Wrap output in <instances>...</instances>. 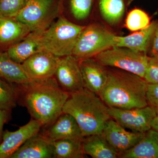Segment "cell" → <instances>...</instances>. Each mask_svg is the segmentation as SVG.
Listing matches in <instances>:
<instances>
[{
    "label": "cell",
    "instance_id": "2e32d148",
    "mask_svg": "<svg viewBox=\"0 0 158 158\" xmlns=\"http://www.w3.org/2000/svg\"><path fill=\"white\" fill-rule=\"evenodd\" d=\"M31 32L27 26L12 18L0 15V52H6Z\"/></svg>",
    "mask_w": 158,
    "mask_h": 158
},
{
    "label": "cell",
    "instance_id": "52a82bcc",
    "mask_svg": "<svg viewBox=\"0 0 158 158\" xmlns=\"http://www.w3.org/2000/svg\"><path fill=\"white\" fill-rule=\"evenodd\" d=\"M61 0H27L23 8L14 17L24 24L31 32L42 31L56 16Z\"/></svg>",
    "mask_w": 158,
    "mask_h": 158
},
{
    "label": "cell",
    "instance_id": "3957f363",
    "mask_svg": "<svg viewBox=\"0 0 158 158\" xmlns=\"http://www.w3.org/2000/svg\"><path fill=\"white\" fill-rule=\"evenodd\" d=\"M62 113L73 116L84 137L102 134L106 123L111 118L109 107L98 95L85 88L70 94Z\"/></svg>",
    "mask_w": 158,
    "mask_h": 158
},
{
    "label": "cell",
    "instance_id": "603a6c76",
    "mask_svg": "<svg viewBox=\"0 0 158 158\" xmlns=\"http://www.w3.org/2000/svg\"><path fill=\"white\" fill-rule=\"evenodd\" d=\"M83 139H65L53 141L54 158L84 157Z\"/></svg>",
    "mask_w": 158,
    "mask_h": 158
},
{
    "label": "cell",
    "instance_id": "cb8c5ba5",
    "mask_svg": "<svg viewBox=\"0 0 158 158\" xmlns=\"http://www.w3.org/2000/svg\"><path fill=\"white\" fill-rule=\"evenodd\" d=\"M17 104V94L14 84L0 77V110L11 111Z\"/></svg>",
    "mask_w": 158,
    "mask_h": 158
},
{
    "label": "cell",
    "instance_id": "1f68e13d",
    "mask_svg": "<svg viewBox=\"0 0 158 158\" xmlns=\"http://www.w3.org/2000/svg\"><path fill=\"white\" fill-rule=\"evenodd\" d=\"M151 127L158 132V115L153 119L151 123Z\"/></svg>",
    "mask_w": 158,
    "mask_h": 158
},
{
    "label": "cell",
    "instance_id": "9a60e30c",
    "mask_svg": "<svg viewBox=\"0 0 158 158\" xmlns=\"http://www.w3.org/2000/svg\"><path fill=\"white\" fill-rule=\"evenodd\" d=\"M54 158L53 141L42 133L28 139L10 158Z\"/></svg>",
    "mask_w": 158,
    "mask_h": 158
},
{
    "label": "cell",
    "instance_id": "4316f807",
    "mask_svg": "<svg viewBox=\"0 0 158 158\" xmlns=\"http://www.w3.org/2000/svg\"><path fill=\"white\" fill-rule=\"evenodd\" d=\"M27 0H0V15L13 18L23 8Z\"/></svg>",
    "mask_w": 158,
    "mask_h": 158
},
{
    "label": "cell",
    "instance_id": "7c38bea8",
    "mask_svg": "<svg viewBox=\"0 0 158 158\" xmlns=\"http://www.w3.org/2000/svg\"><path fill=\"white\" fill-rule=\"evenodd\" d=\"M42 127L33 118L14 131H3L2 141L0 144V158H10L28 139L39 133Z\"/></svg>",
    "mask_w": 158,
    "mask_h": 158
},
{
    "label": "cell",
    "instance_id": "30bf717a",
    "mask_svg": "<svg viewBox=\"0 0 158 158\" xmlns=\"http://www.w3.org/2000/svg\"><path fill=\"white\" fill-rule=\"evenodd\" d=\"M59 58L46 51H38L21 65L31 80L41 81L55 77Z\"/></svg>",
    "mask_w": 158,
    "mask_h": 158
},
{
    "label": "cell",
    "instance_id": "d6a6232c",
    "mask_svg": "<svg viewBox=\"0 0 158 158\" xmlns=\"http://www.w3.org/2000/svg\"><path fill=\"white\" fill-rule=\"evenodd\" d=\"M156 110L157 114V115H158V108H157V109H156Z\"/></svg>",
    "mask_w": 158,
    "mask_h": 158
},
{
    "label": "cell",
    "instance_id": "d6986e66",
    "mask_svg": "<svg viewBox=\"0 0 158 158\" xmlns=\"http://www.w3.org/2000/svg\"><path fill=\"white\" fill-rule=\"evenodd\" d=\"M82 146L84 154L93 158H116L119 156L102 134L84 137Z\"/></svg>",
    "mask_w": 158,
    "mask_h": 158
},
{
    "label": "cell",
    "instance_id": "ac0fdd59",
    "mask_svg": "<svg viewBox=\"0 0 158 158\" xmlns=\"http://www.w3.org/2000/svg\"><path fill=\"white\" fill-rule=\"evenodd\" d=\"M122 158H158V132L149 130L132 148L119 156Z\"/></svg>",
    "mask_w": 158,
    "mask_h": 158
},
{
    "label": "cell",
    "instance_id": "ffe728a7",
    "mask_svg": "<svg viewBox=\"0 0 158 158\" xmlns=\"http://www.w3.org/2000/svg\"><path fill=\"white\" fill-rule=\"evenodd\" d=\"M0 77L18 85H24L34 81L24 70L21 64L15 62L7 52H0Z\"/></svg>",
    "mask_w": 158,
    "mask_h": 158
},
{
    "label": "cell",
    "instance_id": "f546056e",
    "mask_svg": "<svg viewBox=\"0 0 158 158\" xmlns=\"http://www.w3.org/2000/svg\"><path fill=\"white\" fill-rule=\"evenodd\" d=\"M150 48V57H158V24L155 31Z\"/></svg>",
    "mask_w": 158,
    "mask_h": 158
},
{
    "label": "cell",
    "instance_id": "7a4b0ae2",
    "mask_svg": "<svg viewBox=\"0 0 158 158\" xmlns=\"http://www.w3.org/2000/svg\"><path fill=\"white\" fill-rule=\"evenodd\" d=\"M107 68V81L99 96L109 107L127 110L148 106V83L143 78L119 69Z\"/></svg>",
    "mask_w": 158,
    "mask_h": 158
},
{
    "label": "cell",
    "instance_id": "8992f818",
    "mask_svg": "<svg viewBox=\"0 0 158 158\" xmlns=\"http://www.w3.org/2000/svg\"><path fill=\"white\" fill-rule=\"evenodd\" d=\"M94 58L106 67L119 69L143 78L149 59L147 54L118 46L108 49Z\"/></svg>",
    "mask_w": 158,
    "mask_h": 158
},
{
    "label": "cell",
    "instance_id": "9c48e42d",
    "mask_svg": "<svg viewBox=\"0 0 158 158\" xmlns=\"http://www.w3.org/2000/svg\"><path fill=\"white\" fill-rule=\"evenodd\" d=\"M55 77L59 86L69 94L85 88L80 60L73 55L59 57Z\"/></svg>",
    "mask_w": 158,
    "mask_h": 158
},
{
    "label": "cell",
    "instance_id": "4dcf8cb0",
    "mask_svg": "<svg viewBox=\"0 0 158 158\" xmlns=\"http://www.w3.org/2000/svg\"><path fill=\"white\" fill-rule=\"evenodd\" d=\"M10 111L0 110V144L2 141L3 127L5 123L9 120Z\"/></svg>",
    "mask_w": 158,
    "mask_h": 158
},
{
    "label": "cell",
    "instance_id": "7402d4cb",
    "mask_svg": "<svg viewBox=\"0 0 158 158\" xmlns=\"http://www.w3.org/2000/svg\"><path fill=\"white\" fill-rule=\"evenodd\" d=\"M42 31L31 32L24 39L9 48L6 52L10 58L21 64L38 51L39 38Z\"/></svg>",
    "mask_w": 158,
    "mask_h": 158
},
{
    "label": "cell",
    "instance_id": "44dd1931",
    "mask_svg": "<svg viewBox=\"0 0 158 158\" xmlns=\"http://www.w3.org/2000/svg\"><path fill=\"white\" fill-rule=\"evenodd\" d=\"M133 0H95L102 18L108 24L116 26L121 21L128 6Z\"/></svg>",
    "mask_w": 158,
    "mask_h": 158
},
{
    "label": "cell",
    "instance_id": "5bb4252c",
    "mask_svg": "<svg viewBox=\"0 0 158 158\" xmlns=\"http://www.w3.org/2000/svg\"><path fill=\"white\" fill-rule=\"evenodd\" d=\"M43 134L51 141L65 139H83L81 130L73 116L62 113L55 121L47 127Z\"/></svg>",
    "mask_w": 158,
    "mask_h": 158
},
{
    "label": "cell",
    "instance_id": "ba28073f",
    "mask_svg": "<svg viewBox=\"0 0 158 158\" xmlns=\"http://www.w3.org/2000/svg\"><path fill=\"white\" fill-rule=\"evenodd\" d=\"M111 118L123 127L135 132L145 133L151 129V123L157 116L156 110L151 106L133 109L109 107Z\"/></svg>",
    "mask_w": 158,
    "mask_h": 158
},
{
    "label": "cell",
    "instance_id": "e0dca14e",
    "mask_svg": "<svg viewBox=\"0 0 158 158\" xmlns=\"http://www.w3.org/2000/svg\"><path fill=\"white\" fill-rule=\"evenodd\" d=\"M158 24V21H153L145 28L126 36H117L116 46L147 54Z\"/></svg>",
    "mask_w": 158,
    "mask_h": 158
},
{
    "label": "cell",
    "instance_id": "d4e9b609",
    "mask_svg": "<svg viewBox=\"0 0 158 158\" xmlns=\"http://www.w3.org/2000/svg\"><path fill=\"white\" fill-rule=\"evenodd\" d=\"M150 23V18L147 13L141 9L135 8L128 14L125 26L129 31L135 32L145 28Z\"/></svg>",
    "mask_w": 158,
    "mask_h": 158
},
{
    "label": "cell",
    "instance_id": "5b68a950",
    "mask_svg": "<svg viewBox=\"0 0 158 158\" xmlns=\"http://www.w3.org/2000/svg\"><path fill=\"white\" fill-rule=\"evenodd\" d=\"M117 35L97 24L85 26L77 40L72 55L79 60L94 58L114 46Z\"/></svg>",
    "mask_w": 158,
    "mask_h": 158
},
{
    "label": "cell",
    "instance_id": "8fae6325",
    "mask_svg": "<svg viewBox=\"0 0 158 158\" xmlns=\"http://www.w3.org/2000/svg\"><path fill=\"white\" fill-rule=\"evenodd\" d=\"M145 133L128 131L111 118L106 123L102 134L119 156L135 146Z\"/></svg>",
    "mask_w": 158,
    "mask_h": 158
},
{
    "label": "cell",
    "instance_id": "f1b7e54d",
    "mask_svg": "<svg viewBox=\"0 0 158 158\" xmlns=\"http://www.w3.org/2000/svg\"><path fill=\"white\" fill-rule=\"evenodd\" d=\"M146 98L148 105L156 109L158 108V84H148Z\"/></svg>",
    "mask_w": 158,
    "mask_h": 158
},
{
    "label": "cell",
    "instance_id": "484cf974",
    "mask_svg": "<svg viewBox=\"0 0 158 158\" xmlns=\"http://www.w3.org/2000/svg\"><path fill=\"white\" fill-rule=\"evenodd\" d=\"M95 0H69L71 13L78 20H83L90 15Z\"/></svg>",
    "mask_w": 158,
    "mask_h": 158
},
{
    "label": "cell",
    "instance_id": "6da1fadb",
    "mask_svg": "<svg viewBox=\"0 0 158 158\" xmlns=\"http://www.w3.org/2000/svg\"><path fill=\"white\" fill-rule=\"evenodd\" d=\"M14 85L17 102L21 101L32 118L42 127L49 126L62 114L70 94L59 86L55 77L27 85Z\"/></svg>",
    "mask_w": 158,
    "mask_h": 158
},
{
    "label": "cell",
    "instance_id": "4fadbf2b",
    "mask_svg": "<svg viewBox=\"0 0 158 158\" xmlns=\"http://www.w3.org/2000/svg\"><path fill=\"white\" fill-rule=\"evenodd\" d=\"M80 65L84 88L99 96L107 81V67L94 58L80 60Z\"/></svg>",
    "mask_w": 158,
    "mask_h": 158
},
{
    "label": "cell",
    "instance_id": "83f0119b",
    "mask_svg": "<svg viewBox=\"0 0 158 158\" xmlns=\"http://www.w3.org/2000/svg\"><path fill=\"white\" fill-rule=\"evenodd\" d=\"M144 79L148 84H158V57L149 56Z\"/></svg>",
    "mask_w": 158,
    "mask_h": 158
},
{
    "label": "cell",
    "instance_id": "277c9868",
    "mask_svg": "<svg viewBox=\"0 0 158 158\" xmlns=\"http://www.w3.org/2000/svg\"><path fill=\"white\" fill-rule=\"evenodd\" d=\"M85 27L61 16L40 33L38 51H46L58 57L72 55L77 40Z\"/></svg>",
    "mask_w": 158,
    "mask_h": 158
}]
</instances>
